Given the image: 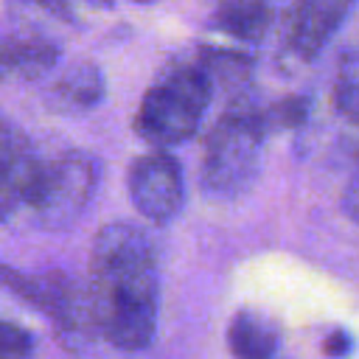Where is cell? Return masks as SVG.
Here are the masks:
<instances>
[{
  "label": "cell",
  "instance_id": "20",
  "mask_svg": "<svg viewBox=\"0 0 359 359\" xmlns=\"http://www.w3.org/2000/svg\"><path fill=\"white\" fill-rule=\"evenodd\" d=\"M323 351H325L328 356L339 359V356H345V353L351 351V337H348L345 331H334L331 337H325V342H323Z\"/></svg>",
  "mask_w": 359,
  "mask_h": 359
},
{
  "label": "cell",
  "instance_id": "11",
  "mask_svg": "<svg viewBox=\"0 0 359 359\" xmlns=\"http://www.w3.org/2000/svg\"><path fill=\"white\" fill-rule=\"evenodd\" d=\"M227 348L236 359H272L278 351V328L269 317L241 309L227 325Z\"/></svg>",
  "mask_w": 359,
  "mask_h": 359
},
{
  "label": "cell",
  "instance_id": "9",
  "mask_svg": "<svg viewBox=\"0 0 359 359\" xmlns=\"http://www.w3.org/2000/svg\"><path fill=\"white\" fill-rule=\"evenodd\" d=\"M107 95V79L95 62H73L45 90V107L56 115H81Z\"/></svg>",
  "mask_w": 359,
  "mask_h": 359
},
{
  "label": "cell",
  "instance_id": "6",
  "mask_svg": "<svg viewBox=\"0 0 359 359\" xmlns=\"http://www.w3.org/2000/svg\"><path fill=\"white\" fill-rule=\"evenodd\" d=\"M126 188L137 213L154 224H168L185 199L182 168L165 149H151L132 160Z\"/></svg>",
  "mask_w": 359,
  "mask_h": 359
},
{
  "label": "cell",
  "instance_id": "15",
  "mask_svg": "<svg viewBox=\"0 0 359 359\" xmlns=\"http://www.w3.org/2000/svg\"><path fill=\"white\" fill-rule=\"evenodd\" d=\"M306 112H309V101L306 98H283L272 107L264 109V123H266V132L269 129H289V126H300L306 121Z\"/></svg>",
  "mask_w": 359,
  "mask_h": 359
},
{
  "label": "cell",
  "instance_id": "5",
  "mask_svg": "<svg viewBox=\"0 0 359 359\" xmlns=\"http://www.w3.org/2000/svg\"><path fill=\"white\" fill-rule=\"evenodd\" d=\"M42 165L45 157L36 151L31 137L11 121L0 118V222L3 224L28 222Z\"/></svg>",
  "mask_w": 359,
  "mask_h": 359
},
{
  "label": "cell",
  "instance_id": "4",
  "mask_svg": "<svg viewBox=\"0 0 359 359\" xmlns=\"http://www.w3.org/2000/svg\"><path fill=\"white\" fill-rule=\"evenodd\" d=\"M98 188V163L81 149L45 157L28 222L42 230H67L90 208Z\"/></svg>",
  "mask_w": 359,
  "mask_h": 359
},
{
  "label": "cell",
  "instance_id": "7",
  "mask_svg": "<svg viewBox=\"0 0 359 359\" xmlns=\"http://www.w3.org/2000/svg\"><path fill=\"white\" fill-rule=\"evenodd\" d=\"M356 0H294L286 17L283 50L294 62H311L348 20Z\"/></svg>",
  "mask_w": 359,
  "mask_h": 359
},
{
  "label": "cell",
  "instance_id": "2",
  "mask_svg": "<svg viewBox=\"0 0 359 359\" xmlns=\"http://www.w3.org/2000/svg\"><path fill=\"white\" fill-rule=\"evenodd\" d=\"M213 81L194 53L171 59L140 98L135 132L154 149H171L191 140L213 98Z\"/></svg>",
  "mask_w": 359,
  "mask_h": 359
},
{
  "label": "cell",
  "instance_id": "3",
  "mask_svg": "<svg viewBox=\"0 0 359 359\" xmlns=\"http://www.w3.org/2000/svg\"><path fill=\"white\" fill-rule=\"evenodd\" d=\"M264 137V109H258L250 98H233L205 135L199 165V182L205 194L213 199L241 196L258 177Z\"/></svg>",
  "mask_w": 359,
  "mask_h": 359
},
{
  "label": "cell",
  "instance_id": "12",
  "mask_svg": "<svg viewBox=\"0 0 359 359\" xmlns=\"http://www.w3.org/2000/svg\"><path fill=\"white\" fill-rule=\"evenodd\" d=\"M194 56L202 62V67L208 70L213 87L216 84H227V87H238L250 79L252 70V59L241 50H230V48H216V45H199L194 50Z\"/></svg>",
  "mask_w": 359,
  "mask_h": 359
},
{
  "label": "cell",
  "instance_id": "18",
  "mask_svg": "<svg viewBox=\"0 0 359 359\" xmlns=\"http://www.w3.org/2000/svg\"><path fill=\"white\" fill-rule=\"evenodd\" d=\"M342 210L359 224V163H356L353 177H351L348 185H345V194H342Z\"/></svg>",
  "mask_w": 359,
  "mask_h": 359
},
{
  "label": "cell",
  "instance_id": "8",
  "mask_svg": "<svg viewBox=\"0 0 359 359\" xmlns=\"http://www.w3.org/2000/svg\"><path fill=\"white\" fill-rule=\"evenodd\" d=\"M45 317L53 325L56 342L67 353L79 356L98 339V328H95L87 286H81L76 278H70L65 272L59 275V283H56V292H53V300H50Z\"/></svg>",
  "mask_w": 359,
  "mask_h": 359
},
{
  "label": "cell",
  "instance_id": "1",
  "mask_svg": "<svg viewBox=\"0 0 359 359\" xmlns=\"http://www.w3.org/2000/svg\"><path fill=\"white\" fill-rule=\"evenodd\" d=\"M87 264L98 339L118 351H143L154 339L160 311V269L149 233L132 222H107Z\"/></svg>",
  "mask_w": 359,
  "mask_h": 359
},
{
  "label": "cell",
  "instance_id": "10",
  "mask_svg": "<svg viewBox=\"0 0 359 359\" xmlns=\"http://www.w3.org/2000/svg\"><path fill=\"white\" fill-rule=\"evenodd\" d=\"M210 25L236 42H261L272 25L269 0H208Z\"/></svg>",
  "mask_w": 359,
  "mask_h": 359
},
{
  "label": "cell",
  "instance_id": "22",
  "mask_svg": "<svg viewBox=\"0 0 359 359\" xmlns=\"http://www.w3.org/2000/svg\"><path fill=\"white\" fill-rule=\"evenodd\" d=\"M132 3H154V0H132Z\"/></svg>",
  "mask_w": 359,
  "mask_h": 359
},
{
  "label": "cell",
  "instance_id": "17",
  "mask_svg": "<svg viewBox=\"0 0 359 359\" xmlns=\"http://www.w3.org/2000/svg\"><path fill=\"white\" fill-rule=\"evenodd\" d=\"M22 6H31V8H36V11H42V14H48V17H56V20H62V22H73V11H76V0H20Z\"/></svg>",
  "mask_w": 359,
  "mask_h": 359
},
{
  "label": "cell",
  "instance_id": "13",
  "mask_svg": "<svg viewBox=\"0 0 359 359\" xmlns=\"http://www.w3.org/2000/svg\"><path fill=\"white\" fill-rule=\"evenodd\" d=\"M59 45L48 36H14V56H17V79L34 81L50 73L59 62Z\"/></svg>",
  "mask_w": 359,
  "mask_h": 359
},
{
  "label": "cell",
  "instance_id": "21",
  "mask_svg": "<svg viewBox=\"0 0 359 359\" xmlns=\"http://www.w3.org/2000/svg\"><path fill=\"white\" fill-rule=\"evenodd\" d=\"M87 3H101V6H107L109 0H87Z\"/></svg>",
  "mask_w": 359,
  "mask_h": 359
},
{
  "label": "cell",
  "instance_id": "14",
  "mask_svg": "<svg viewBox=\"0 0 359 359\" xmlns=\"http://www.w3.org/2000/svg\"><path fill=\"white\" fill-rule=\"evenodd\" d=\"M334 104L348 121L359 123V59L353 53L339 62L334 81Z\"/></svg>",
  "mask_w": 359,
  "mask_h": 359
},
{
  "label": "cell",
  "instance_id": "19",
  "mask_svg": "<svg viewBox=\"0 0 359 359\" xmlns=\"http://www.w3.org/2000/svg\"><path fill=\"white\" fill-rule=\"evenodd\" d=\"M17 79V56H14V36L0 39V81L3 79Z\"/></svg>",
  "mask_w": 359,
  "mask_h": 359
},
{
  "label": "cell",
  "instance_id": "16",
  "mask_svg": "<svg viewBox=\"0 0 359 359\" xmlns=\"http://www.w3.org/2000/svg\"><path fill=\"white\" fill-rule=\"evenodd\" d=\"M31 351H34L31 334L22 325L0 317V359H31Z\"/></svg>",
  "mask_w": 359,
  "mask_h": 359
}]
</instances>
